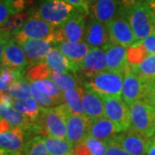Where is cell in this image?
<instances>
[{"instance_id":"34","label":"cell","mask_w":155,"mask_h":155,"mask_svg":"<svg viewBox=\"0 0 155 155\" xmlns=\"http://www.w3.org/2000/svg\"><path fill=\"white\" fill-rule=\"evenodd\" d=\"M22 71H15L8 68H1L0 88L1 92H6L11 84L22 79Z\"/></svg>"},{"instance_id":"49","label":"cell","mask_w":155,"mask_h":155,"mask_svg":"<svg viewBox=\"0 0 155 155\" xmlns=\"http://www.w3.org/2000/svg\"><path fill=\"white\" fill-rule=\"evenodd\" d=\"M14 155H24V154H23V153L21 151V152H18V153H17L16 154H14Z\"/></svg>"},{"instance_id":"47","label":"cell","mask_w":155,"mask_h":155,"mask_svg":"<svg viewBox=\"0 0 155 155\" xmlns=\"http://www.w3.org/2000/svg\"><path fill=\"white\" fill-rule=\"evenodd\" d=\"M145 3L149 7L153 15L155 18V0H145Z\"/></svg>"},{"instance_id":"11","label":"cell","mask_w":155,"mask_h":155,"mask_svg":"<svg viewBox=\"0 0 155 155\" xmlns=\"http://www.w3.org/2000/svg\"><path fill=\"white\" fill-rule=\"evenodd\" d=\"M146 82H143L140 78L130 69L129 66L123 72V85H122V98L127 105L142 101L145 93Z\"/></svg>"},{"instance_id":"37","label":"cell","mask_w":155,"mask_h":155,"mask_svg":"<svg viewBox=\"0 0 155 155\" xmlns=\"http://www.w3.org/2000/svg\"><path fill=\"white\" fill-rule=\"evenodd\" d=\"M83 142L87 146L91 155H105V141L88 134L86 138L84 140Z\"/></svg>"},{"instance_id":"8","label":"cell","mask_w":155,"mask_h":155,"mask_svg":"<svg viewBox=\"0 0 155 155\" xmlns=\"http://www.w3.org/2000/svg\"><path fill=\"white\" fill-rule=\"evenodd\" d=\"M104 101L105 116L116 124L121 132L131 127V115L129 105L122 97L100 96Z\"/></svg>"},{"instance_id":"44","label":"cell","mask_w":155,"mask_h":155,"mask_svg":"<svg viewBox=\"0 0 155 155\" xmlns=\"http://www.w3.org/2000/svg\"><path fill=\"white\" fill-rule=\"evenodd\" d=\"M65 1H67V3L74 6L75 8H77L78 10L83 11L84 13H85L86 16L90 15V9L88 5L85 4L84 0H65Z\"/></svg>"},{"instance_id":"38","label":"cell","mask_w":155,"mask_h":155,"mask_svg":"<svg viewBox=\"0 0 155 155\" xmlns=\"http://www.w3.org/2000/svg\"><path fill=\"white\" fill-rule=\"evenodd\" d=\"M106 152L105 155H130L124 149L114 136L105 140Z\"/></svg>"},{"instance_id":"42","label":"cell","mask_w":155,"mask_h":155,"mask_svg":"<svg viewBox=\"0 0 155 155\" xmlns=\"http://www.w3.org/2000/svg\"><path fill=\"white\" fill-rule=\"evenodd\" d=\"M118 1H119V14L127 17L128 11L134 6L141 2H144L145 0H118Z\"/></svg>"},{"instance_id":"7","label":"cell","mask_w":155,"mask_h":155,"mask_svg":"<svg viewBox=\"0 0 155 155\" xmlns=\"http://www.w3.org/2000/svg\"><path fill=\"white\" fill-rule=\"evenodd\" d=\"M131 128L147 137L155 135V107L144 101H138L129 105Z\"/></svg>"},{"instance_id":"29","label":"cell","mask_w":155,"mask_h":155,"mask_svg":"<svg viewBox=\"0 0 155 155\" xmlns=\"http://www.w3.org/2000/svg\"><path fill=\"white\" fill-rule=\"evenodd\" d=\"M50 78L53 79L61 91L64 92L67 90L80 87L78 80L75 76L69 72H59L52 71Z\"/></svg>"},{"instance_id":"35","label":"cell","mask_w":155,"mask_h":155,"mask_svg":"<svg viewBox=\"0 0 155 155\" xmlns=\"http://www.w3.org/2000/svg\"><path fill=\"white\" fill-rule=\"evenodd\" d=\"M30 91L32 93V97L38 103L41 108H51L54 106L60 105L58 101H56L54 97L45 94L44 92L41 91L35 85L34 82H30Z\"/></svg>"},{"instance_id":"43","label":"cell","mask_w":155,"mask_h":155,"mask_svg":"<svg viewBox=\"0 0 155 155\" xmlns=\"http://www.w3.org/2000/svg\"><path fill=\"white\" fill-rule=\"evenodd\" d=\"M142 101L155 107V83H146Z\"/></svg>"},{"instance_id":"31","label":"cell","mask_w":155,"mask_h":155,"mask_svg":"<svg viewBox=\"0 0 155 155\" xmlns=\"http://www.w3.org/2000/svg\"><path fill=\"white\" fill-rule=\"evenodd\" d=\"M22 152L24 155H49L43 136H35L25 143Z\"/></svg>"},{"instance_id":"46","label":"cell","mask_w":155,"mask_h":155,"mask_svg":"<svg viewBox=\"0 0 155 155\" xmlns=\"http://www.w3.org/2000/svg\"><path fill=\"white\" fill-rule=\"evenodd\" d=\"M147 155H155V135L150 139L148 148L147 151Z\"/></svg>"},{"instance_id":"17","label":"cell","mask_w":155,"mask_h":155,"mask_svg":"<svg viewBox=\"0 0 155 155\" xmlns=\"http://www.w3.org/2000/svg\"><path fill=\"white\" fill-rule=\"evenodd\" d=\"M91 121L85 116L72 115L67 121V140L74 147L83 142L89 134Z\"/></svg>"},{"instance_id":"14","label":"cell","mask_w":155,"mask_h":155,"mask_svg":"<svg viewBox=\"0 0 155 155\" xmlns=\"http://www.w3.org/2000/svg\"><path fill=\"white\" fill-rule=\"evenodd\" d=\"M104 71H107L105 49L91 48L79 65L78 72L89 78Z\"/></svg>"},{"instance_id":"28","label":"cell","mask_w":155,"mask_h":155,"mask_svg":"<svg viewBox=\"0 0 155 155\" xmlns=\"http://www.w3.org/2000/svg\"><path fill=\"white\" fill-rule=\"evenodd\" d=\"M43 139L49 155H67L73 151V146L67 139H59L48 135H44Z\"/></svg>"},{"instance_id":"32","label":"cell","mask_w":155,"mask_h":155,"mask_svg":"<svg viewBox=\"0 0 155 155\" xmlns=\"http://www.w3.org/2000/svg\"><path fill=\"white\" fill-rule=\"evenodd\" d=\"M7 92L14 99L32 97V93L30 91V83H28L27 80L24 79H19L11 84Z\"/></svg>"},{"instance_id":"5","label":"cell","mask_w":155,"mask_h":155,"mask_svg":"<svg viewBox=\"0 0 155 155\" xmlns=\"http://www.w3.org/2000/svg\"><path fill=\"white\" fill-rule=\"evenodd\" d=\"M56 31L57 28L45 22L33 13L28 17L22 29L13 37L19 44H22L24 41L31 39L47 40L56 44Z\"/></svg>"},{"instance_id":"50","label":"cell","mask_w":155,"mask_h":155,"mask_svg":"<svg viewBox=\"0 0 155 155\" xmlns=\"http://www.w3.org/2000/svg\"><path fill=\"white\" fill-rule=\"evenodd\" d=\"M67 155H75L73 153V152H71V153H67Z\"/></svg>"},{"instance_id":"6","label":"cell","mask_w":155,"mask_h":155,"mask_svg":"<svg viewBox=\"0 0 155 155\" xmlns=\"http://www.w3.org/2000/svg\"><path fill=\"white\" fill-rule=\"evenodd\" d=\"M123 85L122 72L104 71L89 78L84 84V87L92 90L100 96L122 97Z\"/></svg>"},{"instance_id":"1","label":"cell","mask_w":155,"mask_h":155,"mask_svg":"<svg viewBox=\"0 0 155 155\" xmlns=\"http://www.w3.org/2000/svg\"><path fill=\"white\" fill-rule=\"evenodd\" d=\"M79 11H81L65 0H41L34 14L54 27L59 28Z\"/></svg>"},{"instance_id":"48","label":"cell","mask_w":155,"mask_h":155,"mask_svg":"<svg viewBox=\"0 0 155 155\" xmlns=\"http://www.w3.org/2000/svg\"><path fill=\"white\" fill-rule=\"evenodd\" d=\"M84 2H85V4L88 5L89 9H90V7L92 5V4L94 3L95 0H84Z\"/></svg>"},{"instance_id":"41","label":"cell","mask_w":155,"mask_h":155,"mask_svg":"<svg viewBox=\"0 0 155 155\" xmlns=\"http://www.w3.org/2000/svg\"><path fill=\"white\" fill-rule=\"evenodd\" d=\"M8 5L11 7L13 14H17L22 11L31 4L32 0H5Z\"/></svg>"},{"instance_id":"26","label":"cell","mask_w":155,"mask_h":155,"mask_svg":"<svg viewBox=\"0 0 155 155\" xmlns=\"http://www.w3.org/2000/svg\"><path fill=\"white\" fill-rule=\"evenodd\" d=\"M12 106L16 110L26 116L31 122H36L41 112V107L33 97L29 98L14 99Z\"/></svg>"},{"instance_id":"22","label":"cell","mask_w":155,"mask_h":155,"mask_svg":"<svg viewBox=\"0 0 155 155\" xmlns=\"http://www.w3.org/2000/svg\"><path fill=\"white\" fill-rule=\"evenodd\" d=\"M119 133H121L120 129L106 116L91 121L89 134L95 138L105 141Z\"/></svg>"},{"instance_id":"9","label":"cell","mask_w":155,"mask_h":155,"mask_svg":"<svg viewBox=\"0 0 155 155\" xmlns=\"http://www.w3.org/2000/svg\"><path fill=\"white\" fill-rule=\"evenodd\" d=\"M86 15L79 11L64 22L61 27L57 28L56 39L57 43L63 41L81 42L84 41L86 28Z\"/></svg>"},{"instance_id":"45","label":"cell","mask_w":155,"mask_h":155,"mask_svg":"<svg viewBox=\"0 0 155 155\" xmlns=\"http://www.w3.org/2000/svg\"><path fill=\"white\" fill-rule=\"evenodd\" d=\"M72 152L75 155H91L90 150L87 147V146L84 144V142H81L80 144L74 147Z\"/></svg>"},{"instance_id":"27","label":"cell","mask_w":155,"mask_h":155,"mask_svg":"<svg viewBox=\"0 0 155 155\" xmlns=\"http://www.w3.org/2000/svg\"><path fill=\"white\" fill-rule=\"evenodd\" d=\"M83 87L67 90L63 92L64 103L72 115L85 116L83 105Z\"/></svg>"},{"instance_id":"36","label":"cell","mask_w":155,"mask_h":155,"mask_svg":"<svg viewBox=\"0 0 155 155\" xmlns=\"http://www.w3.org/2000/svg\"><path fill=\"white\" fill-rule=\"evenodd\" d=\"M51 73L52 70L45 62H42L30 67V69L27 72V77L30 82H35L46 78H50Z\"/></svg>"},{"instance_id":"30","label":"cell","mask_w":155,"mask_h":155,"mask_svg":"<svg viewBox=\"0 0 155 155\" xmlns=\"http://www.w3.org/2000/svg\"><path fill=\"white\" fill-rule=\"evenodd\" d=\"M34 84L41 91L54 97L56 101H58L59 104L64 102L63 91H61L60 87L57 85V84L53 79L46 78V79H42V80L35 81Z\"/></svg>"},{"instance_id":"25","label":"cell","mask_w":155,"mask_h":155,"mask_svg":"<svg viewBox=\"0 0 155 155\" xmlns=\"http://www.w3.org/2000/svg\"><path fill=\"white\" fill-rule=\"evenodd\" d=\"M0 115L1 118L5 119L12 127H22L25 131L30 129L32 125V122L26 116L16 110L11 104H0Z\"/></svg>"},{"instance_id":"21","label":"cell","mask_w":155,"mask_h":155,"mask_svg":"<svg viewBox=\"0 0 155 155\" xmlns=\"http://www.w3.org/2000/svg\"><path fill=\"white\" fill-rule=\"evenodd\" d=\"M44 62L52 71L59 72H77L78 67L73 64L57 47H54L48 52Z\"/></svg>"},{"instance_id":"3","label":"cell","mask_w":155,"mask_h":155,"mask_svg":"<svg viewBox=\"0 0 155 155\" xmlns=\"http://www.w3.org/2000/svg\"><path fill=\"white\" fill-rule=\"evenodd\" d=\"M127 18L135 36L136 42L141 41L155 34V18L145 1L134 6L128 11Z\"/></svg>"},{"instance_id":"12","label":"cell","mask_w":155,"mask_h":155,"mask_svg":"<svg viewBox=\"0 0 155 155\" xmlns=\"http://www.w3.org/2000/svg\"><path fill=\"white\" fill-rule=\"evenodd\" d=\"M114 138L130 155H147L151 139L131 127L116 134Z\"/></svg>"},{"instance_id":"13","label":"cell","mask_w":155,"mask_h":155,"mask_svg":"<svg viewBox=\"0 0 155 155\" xmlns=\"http://www.w3.org/2000/svg\"><path fill=\"white\" fill-rule=\"evenodd\" d=\"M91 48H104L110 43V37L107 25L90 17L86 22L84 41Z\"/></svg>"},{"instance_id":"40","label":"cell","mask_w":155,"mask_h":155,"mask_svg":"<svg viewBox=\"0 0 155 155\" xmlns=\"http://www.w3.org/2000/svg\"><path fill=\"white\" fill-rule=\"evenodd\" d=\"M147 54H154L155 55V34L147 37L141 41L136 42Z\"/></svg>"},{"instance_id":"20","label":"cell","mask_w":155,"mask_h":155,"mask_svg":"<svg viewBox=\"0 0 155 155\" xmlns=\"http://www.w3.org/2000/svg\"><path fill=\"white\" fill-rule=\"evenodd\" d=\"M83 105L85 116L90 121H94L105 116L104 101L100 95L84 86Z\"/></svg>"},{"instance_id":"39","label":"cell","mask_w":155,"mask_h":155,"mask_svg":"<svg viewBox=\"0 0 155 155\" xmlns=\"http://www.w3.org/2000/svg\"><path fill=\"white\" fill-rule=\"evenodd\" d=\"M13 12L11 11V7L8 5L5 0H0V25L3 28L8 22V20L13 16Z\"/></svg>"},{"instance_id":"19","label":"cell","mask_w":155,"mask_h":155,"mask_svg":"<svg viewBox=\"0 0 155 155\" xmlns=\"http://www.w3.org/2000/svg\"><path fill=\"white\" fill-rule=\"evenodd\" d=\"M119 14L118 0H95L90 7V16L108 24Z\"/></svg>"},{"instance_id":"24","label":"cell","mask_w":155,"mask_h":155,"mask_svg":"<svg viewBox=\"0 0 155 155\" xmlns=\"http://www.w3.org/2000/svg\"><path fill=\"white\" fill-rule=\"evenodd\" d=\"M143 82L155 83V55L149 54L136 65H128Z\"/></svg>"},{"instance_id":"16","label":"cell","mask_w":155,"mask_h":155,"mask_svg":"<svg viewBox=\"0 0 155 155\" xmlns=\"http://www.w3.org/2000/svg\"><path fill=\"white\" fill-rule=\"evenodd\" d=\"M53 42L47 40H28L20 44L25 53L28 66H35L44 62L45 58L52 49Z\"/></svg>"},{"instance_id":"23","label":"cell","mask_w":155,"mask_h":155,"mask_svg":"<svg viewBox=\"0 0 155 155\" xmlns=\"http://www.w3.org/2000/svg\"><path fill=\"white\" fill-rule=\"evenodd\" d=\"M56 46L78 67H79L84 57L87 55L89 51L91 50L90 46L85 41H81V42L63 41L57 43Z\"/></svg>"},{"instance_id":"18","label":"cell","mask_w":155,"mask_h":155,"mask_svg":"<svg viewBox=\"0 0 155 155\" xmlns=\"http://www.w3.org/2000/svg\"><path fill=\"white\" fill-rule=\"evenodd\" d=\"M105 51L107 70L123 73L128 66V48L110 42L105 48Z\"/></svg>"},{"instance_id":"10","label":"cell","mask_w":155,"mask_h":155,"mask_svg":"<svg viewBox=\"0 0 155 155\" xmlns=\"http://www.w3.org/2000/svg\"><path fill=\"white\" fill-rule=\"evenodd\" d=\"M110 41L115 44L130 48L136 43V39L126 17L118 14L107 24Z\"/></svg>"},{"instance_id":"15","label":"cell","mask_w":155,"mask_h":155,"mask_svg":"<svg viewBox=\"0 0 155 155\" xmlns=\"http://www.w3.org/2000/svg\"><path fill=\"white\" fill-rule=\"evenodd\" d=\"M25 130L14 127L0 133V155H14L21 152L24 147Z\"/></svg>"},{"instance_id":"33","label":"cell","mask_w":155,"mask_h":155,"mask_svg":"<svg viewBox=\"0 0 155 155\" xmlns=\"http://www.w3.org/2000/svg\"><path fill=\"white\" fill-rule=\"evenodd\" d=\"M28 19L27 14L24 12H19L13 16H11V18L6 22V24L1 28L2 31H5L7 33L11 34L12 36H14L17 33H18L21 29L26 20Z\"/></svg>"},{"instance_id":"4","label":"cell","mask_w":155,"mask_h":155,"mask_svg":"<svg viewBox=\"0 0 155 155\" xmlns=\"http://www.w3.org/2000/svg\"><path fill=\"white\" fill-rule=\"evenodd\" d=\"M28 66L22 46L11 34L1 30V68L22 71Z\"/></svg>"},{"instance_id":"2","label":"cell","mask_w":155,"mask_h":155,"mask_svg":"<svg viewBox=\"0 0 155 155\" xmlns=\"http://www.w3.org/2000/svg\"><path fill=\"white\" fill-rule=\"evenodd\" d=\"M41 109V123L46 135L67 139V121L71 112L66 104Z\"/></svg>"}]
</instances>
